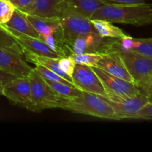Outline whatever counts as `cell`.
<instances>
[{"instance_id": "obj_1", "label": "cell", "mask_w": 152, "mask_h": 152, "mask_svg": "<svg viewBox=\"0 0 152 152\" xmlns=\"http://www.w3.org/2000/svg\"><path fill=\"white\" fill-rule=\"evenodd\" d=\"M94 19L137 27L150 25L152 23V4L145 1L105 4L93 13L90 19Z\"/></svg>"}, {"instance_id": "obj_2", "label": "cell", "mask_w": 152, "mask_h": 152, "mask_svg": "<svg viewBox=\"0 0 152 152\" xmlns=\"http://www.w3.org/2000/svg\"><path fill=\"white\" fill-rule=\"evenodd\" d=\"M59 108L68 110L77 114L116 120L113 108L102 96L83 91L78 96L72 98L62 97Z\"/></svg>"}, {"instance_id": "obj_3", "label": "cell", "mask_w": 152, "mask_h": 152, "mask_svg": "<svg viewBox=\"0 0 152 152\" xmlns=\"http://www.w3.org/2000/svg\"><path fill=\"white\" fill-rule=\"evenodd\" d=\"M31 83V107L29 111L41 112L45 109L59 108L62 97L55 93L34 68L28 75Z\"/></svg>"}, {"instance_id": "obj_4", "label": "cell", "mask_w": 152, "mask_h": 152, "mask_svg": "<svg viewBox=\"0 0 152 152\" xmlns=\"http://www.w3.org/2000/svg\"><path fill=\"white\" fill-rule=\"evenodd\" d=\"M59 17L62 34L70 48L73 42L80 35L89 32H96L90 19L70 7H65Z\"/></svg>"}, {"instance_id": "obj_5", "label": "cell", "mask_w": 152, "mask_h": 152, "mask_svg": "<svg viewBox=\"0 0 152 152\" xmlns=\"http://www.w3.org/2000/svg\"><path fill=\"white\" fill-rule=\"evenodd\" d=\"M102 97L113 108L116 120H117L123 119H136L137 114L140 110L149 102L148 96L141 93L131 97H120L106 93V96Z\"/></svg>"}, {"instance_id": "obj_6", "label": "cell", "mask_w": 152, "mask_h": 152, "mask_svg": "<svg viewBox=\"0 0 152 152\" xmlns=\"http://www.w3.org/2000/svg\"><path fill=\"white\" fill-rule=\"evenodd\" d=\"M0 69L16 77H28L33 70L18 44L0 48Z\"/></svg>"}, {"instance_id": "obj_7", "label": "cell", "mask_w": 152, "mask_h": 152, "mask_svg": "<svg viewBox=\"0 0 152 152\" xmlns=\"http://www.w3.org/2000/svg\"><path fill=\"white\" fill-rule=\"evenodd\" d=\"M71 77L74 86L80 91L99 96H106L102 81L91 67L76 64Z\"/></svg>"}, {"instance_id": "obj_8", "label": "cell", "mask_w": 152, "mask_h": 152, "mask_svg": "<svg viewBox=\"0 0 152 152\" xmlns=\"http://www.w3.org/2000/svg\"><path fill=\"white\" fill-rule=\"evenodd\" d=\"M102 81L105 92L120 97H131L140 94L137 85L132 82L114 77L97 67H91Z\"/></svg>"}, {"instance_id": "obj_9", "label": "cell", "mask_w": 152, "mask_h": 152, "mask_svg": "<svg viewBox=\"0 0 152 152\" xmlns=\"http://www.w3.org/2000/svg\"><path fill=\"white\" fill-rule=\"evenodd\" d=\"M10 102L29 110L31 83L28 77H16L4 85V95Z\"/></svg>"}, {"instance_id": "obj_10", "label": "cell", "mask_w": 152, "mask_h": 152, "mask_svg": "<svg viewBox=\"0 0 152 152\" xmlns=\"http://www.w3.org/2000/svg\"><path fill=\"white\" fill-rule=\"evenodd\" d=\"M1 26L13 37L22 51H27L39 56H47L55 59L60 58L47 45V44L42 39H37L21 34L3 25H1Z\"/></svg>"}, {"instance_id": "obj_11", "label": "cell", "mask_w": 152, "mask_h": 152, "mask_svg": "<svg viewBox=\"0 0 152 152\" xmlns=\"http://www.w3.org/2000/svg\"><path fill=\"white\" fill-rule=\"evenodd\" d=\"M102 58L97 63V68L103 70L108 74L127 81L134 83L133 78L126 69L120 55L117 51H110L101 53Z\"/></svg>"}, {"instance_id": "obj_12", "label": "cell", "mask_w": 152, "mask_h": 152, "mask_svg": "<svg viewBox=\"0 0 152 152\" xmlns=\"http://www.w3.org/2000/svg\"><path fill=\"white\" fill-rule=\"evenodd\" d=\"M103 38L97 32H89L80 35L71 45V51L75 54L96 53L102 42Z\"/></svg>"}, {"instance_id": "obj_13", "label": "cell", "mask_w": 152, "mask_h": 152, "mask_svg": "<svg viewBox=\"0 0 152 152\" xmlns=\"http://www.w3.org/2000/svg\"><path fill=\"white\" fill-rule=\"evenodd\" d=\"M64 0H34L26 14L44 17H59L65 8Z\"/></svg>"}, {"instance_id": "obj_14", "label": "cell", "mask_w": 152, "mask_h": 152, "mask_svg": "<svg viewBox=\"0 0 152 152\" xmlns=\"http://www.w3.org/2000/svg\"><path fill=\"white\" fill-rule=\"evenodd\" d=\"M3 25L8 27L21 34L37 39H42L39 34L31 23L29 19H28L26 13L18 9H15L10 20Z\"/></svg>"}, {"instance_id": "obj_15", "label": "cell", "mask_w": 152, "mask_h": 152, "mask_svg": "<svg viewBox=\"0 0 152 152\" xmlns=\"http://www.w3.org/2000/svg\"><path fill=\"white\" fill-rule=\"evenodd\" d=\"M27 16L42 39L52 34L61 26L60 17H44L30 14H27Z\"/></svg>"}, {"instance_id": "obj_16", "label": "cell", "mask_w": 152, "mask_h": 152, "mask_svg": "<svg viewBox=\"0 0 152 152\" xmlns=\"http://www.w3.org/2000/svg\"><path fill=\"white\" fill-rule=\"evenodd\" d=\"M24 56H25L26 61L34 63L35 65H40L42 66L46 67L48 69L51 70L52 71L57 74L58 75L60 76L65 80L69 82L70 83L74 86V82H73L72 77L68 76V74H65L64 71H62L59 65V59H55V58H50L47 57V56H39V55L34 54V53H31L27 51H22Z\"/></svg>"}, {"instance_id": "obj_17", "label": "cell", "mask_w": 152, "mask_h": 152, "mask_svg": "<svg viewBox=\"0 0 152 152\" xmlns=\"http://www.w3.org/2000/svg\"><path fill=\"white\" fill-rule=\"evenodd\" d=\"M42 39L60 58L69 56L72 54L71 48L67 43L62 34L61 26L53 34L44 37Z\"/></svg>"}, {"instance_id": "obj_18", "label": "cell", "mask_w": 152, "mask_h": 152, "mask_svg": "<svg viewBox=\"0 0 152 152\" xmlns=\"http://www.w3.org/2000/svg\"><path fill=\"white\" fill-rule=\"evenodd\" d=\"M64 3L65 7H70L88 19H91L97 9L106 4L102 0H64Z\"/></svg>"}, {"instance_id": "obj_19", "label": "cell", "mask_w": 152, "mask_h": 152, "mask_svg": "<svg viewBox=\"0 0 152 152\" xmlns=\"http://www.w3.org/2000/svg\"><path fill=\"white\" fill-rule=\"evenodd\" d=\"M96 32L102 38L120 39L125 35L123 31L120 28L113 25L112 22L104 19H91Z\"/></svg>"}, {"instance_id": "obj_20", "label": "cell", "mask_w": 152, "mask_h": 152, "mask_svg": "<svg viewBox=\"0 0 152 152\" xmlns=\"http://www.w3.org/2000/svg\"><path fill=\"white\" fill-rule=\"evenodd\" d=\"M45 80L48 84V86L51 88L52 90L62 98H72L78 96L82 91L80 89L73 86H69V85L59 83V82Z\"/></svg>"}, {"instance_id": "obj_21", "label": "cell", "mask_w": 152, "mask_h": 152, "mask_svg": "<svg viewBox=\"0 0 152 152\" xmlns=\"http://www.w3.org/2000/svg\"><path fill=\"white\" fill-rule=\"evenodd\" d=\"M76 64L87 65L89 67H96L97 63L102 58V54L99 53H86L75 54L73 53L71 56Z\"/></svg>"}, {"instance_id": "obj_22", "label": "cell", "mask_w": 152, "mask_h": 152, "mask_svg": "<svg viewBox=\"0 0 152 152\" xmlns=\"http://www.w3.org/2000/svg\"><path fill=\"white\" fill-rule=\"evenodd\" d=\"M34 69L38 72V74H39L44 80H50V81L53 82H59V83H65V84L69 85V86H73V85L71 84V83H70L69 82L65 80V79L61 77L60 76L58 75L57 74H56L55 72L52 71L51 70L47 68L46 67L42 66V65H36V68H34ZM74 87H75V86H74Z\"/></svg>"}, {"instance_id": "obj_23", "label": "cell", "mask_w": 152, "mask_h": 152, "mask_svg": "<svg viewBox=\"0 0 152 152\" xmlns=\"http://www.w3.org/2000/svg\"><path fill=\"white\" fill-rule=\"evenodd\" d=\"M132 51L152 58V38L136 39V45Z\"/></svg>"}, {"instance_id": "obj_24", "label": "cell", "mask_w": 152, "mask_h": 152, "mask_svg": "<svg viewBox=\"0 0 152 152\" xmlns=\"http://www.w3.org/2000/svg\"><path fill=\"white\" fill-rule=\"evenodd\" d=\"M15 9L16 7L10 0H0V25L10 20Z\"/></svg>"}, {"instance_id": "obj_25", "label": "cell", "mask_w": 152, "mask_h": 152, "mask_svg": "<svg viewBox=\"0 0 152 152\" xmlns=\"http://www.w3.org/2000/svg\"><path fill=\"white\" fill-rule=\"evenodd\" d=\"M137 86L141 94H143L148 96L152 95V71L145 78L140 81L137 84Z\"/></svg>"}, {"instance_id": "obj_26", "label": "cell", "mask_w": 152, "mask_h": 152, "mask_svg": "<svg viewBox=\"0 0 152 152\" xmlns=\"http://www.w3.org/2000/svg\"><path fill=\"white\" fill-rule=\"evenodd\" d=\"M59 65L62 71L68 74V76H72L74 71L76 63L73 60L71 56H65V57L59 58Z\"/></svg>"}, {"instance_id": "obj_27", "label": "cell", "mask_w": 152, "mask_h": 152, "mask_svg": "<svg viewBox=\"0 0 152 152\" xmlns=\"http://www.w3.org/2000/svg\"><path fill=\"white\" fill-rule=\"evenodd\" d=\"M15 44H16V42L13 37L4 28H0V48L10 47Z\"/></svg>"}, {"instance_id": "obj_28", "label": "cell", "mask_w": 152, "mask_h": 152, "mask_svg": "<svg viewBox=\"0 0 152 152\" xmlns=\"http://www.w3.org/2000/svg\"><path fill=\"white\" fill-rule=\"evenodd\" d=\"M120 39V48L123 50H132L136 45V39L125 34Z\"/></svg>"}, {"instance_id": "obj_29", "label": "cell", "mask_w": 152, "mask_h": 152, "mask_svg": "<svg viewBox=\"0 0 152 152\" xmlns=\"http://www.w3.org/2000/svg\"><path fill=\"white\" fill-rule=\"evenodd\" d=\"M10 2L14 5L16 9L28 13L32 6L34 0H10Z\"/></svg>"}, {"instance_id": "obj_30", "label": "cell", "mask_w": 152, "mask_h": 152, "mask_svg": "<svg viewBox=\"0 0 152 152\" xmlns=\"http://www.w3.org/2000/svg\"><path fill=\"white\" fill-rule=\"evenodd\" d=\"M136 119L152 120V102H148L144 105L137 114Z\"/></svg>"}, {"instance_id": "obj_31", "label": "cell", "mask_w": 152, "mask_h": 152, "mask_svg": "<svg viewBox=\"0 0 152 152\" xmlns=\"http://www.w3.org/2000/svg\"><path fill=\"white\" fill-rule=\"evenodd\" d=\"M16 77H15V76L7 74V73L4 72V71L0 69V83H1V84L5 85L6 83H7Z\"/></svg>"}, {"instance_id": "obj_32", "label": "cell", "mask_w": 152, "mask_h": 152, "mask_svg": "<svg viewBox=\"0 0 152 152\" xmlns=\"http://www.w3.org/2000/svg\"><path fill=\"white\" fill-rule=\"evenodd\" d=\"M106 4H125V3H135L145 1V0H102Z\"/></svg>"}, {"instance_id": "obj_33", "label": "cell", "mask_w": 152, "mask_h": 152, "mask_svg": "<svg viewBox=\"0 0 152 152\" xmlns=\"http://www.w3.org/2000/svg\"><path fill=\"white\" fill-rule=\"evenodd\" d=\"M4 95V85L0 83V96Z\"/></svg>"}, {"instance_id": "obj_34", "label": "cell", "mask_w": 152, "mask_h": 152, "mask_svg": "<svg viewBox=\"0 0 152 152\" xmlns=\"http://www.w3.org/2000/svg\"><path fill=\"white\" fill-rule=\"evenodd\" d=\"M148 99H149V102H152V95H151V96H148Z\"/></svg>"}, {"instance_id": "obj_35", "label": "cell", "mask_w": 152, "mask_h": 152, "mask_svg": "<svg viewBox=\"0 0 152 152\" xmlns=\"http://www.w3.org/2000/svg\"><path fill=\"white\" fill-rule=\"evenodd\" d=\"M0 28H1V25H0Z\"/></svg>"}]
</instances>
